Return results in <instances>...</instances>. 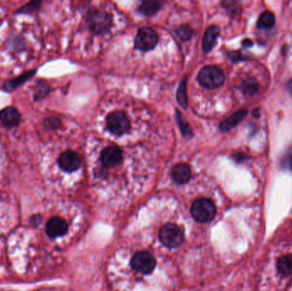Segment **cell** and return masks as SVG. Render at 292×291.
<instances>
[{
  "label": "cell",
  "mask_w": 292,
  "mask_h": 291,
  "mask_svg": "<svg viewBox=\"0 0 292 291\" xmlns=\"http://www.w3.org/2000/svg\"><path fill=\"white\" fill-rule=\"evenodd\" d=\"M159 239L168 248H177L185 239L184 231L177 225L168 223L164 225L159 231Z\"/></svg>",
  "instance_id": "277c9868"
},
{
  "label": "cell",
  "mask_w": 292,
  "mask_h": 291,
  "mask_svg": "<svg viewBox=\"0 0 292 291\" xmlns=\"http://www.w3.org/2000/svg\"><path fill=\"white\" fill-rule=\"evenodd\" d=\"M87 24L92 32L96 34H103L111 29L112 16L101 9H93L87 16Z\"/></svg>",
  "instance_id": "6da1fadb"
},
{
  "label": "cell",
  "mask_w": 292,
  "mask_h": 291,
  "mask_svg": "<svg viewBox=\"0 0 292 291\" xmlns=\"http://www.w3.org/2000/svg\"><path fill=\"white\" fill-rule=\"evenodd\" d=\"M241 91L246 96H253L259 90V84L254 78H247L241 83Z\"/></svg>",
  "instance_id": "ac0fdd59"
},
{
  "label": "cell",
  "mask_w": 292,
  "mask_h": 291,
  "mask_svg": "<svg viewBox=\"0 0 292 291\" xmlns=\"http://www.w3.org/2000/svg\"><path fill=\"white\" fill-rule=\"evenodd\" d=\"M0 121L6 128H15L21 121V114L13 107H7L0 111Z\"/></svg>",
  "instance_id": "8fae6325"
},
{
  "label": "cell",
  "mask_w": 292,
  "mask_h": 291,
  "mask_svg": "<svg viewBox=\"0 0 292 291\" xmlns=\"http://www.w3.org/2000/svg\"><path fill=\"white\" fill-rule=\"evenodd\" d=\"M192 215L197 222L209 223L216 215V207L211 199H196L192 206Z\"/></svg>",
  "instance_id": "3957f363"
},
{
  "label": "cell",
  "mask_w": 292,
  "mask_h": 291,
  "mask_svg": "<svg viewBox=\"0 0 292 291\" xmlns=\"http://www.w3.org/2000/svg\"><path fill=\"white\" fill-rule=\"evenodd\" d=\"M176 34L182 41H188L192 38L193 34V30L189 25H181L176 29Z\"/></svg>",
  "instance_id": "44dd1931"
},
{
  "label": "cell",
  "mask_w": 292,
  "mask_h": 291,
  "mask_svg": "<svg viewBox=\"0 0 292 291\" xmlns=\"http://www.w3.org/2000/svg\"><path fill=\"white\" fill-rule=\"evenodd\" d=\"M276 19L273 12L266 11L260 14L257 21V27L260 29H270L275 25Z\"/></svg>",
  "instance_id": "e0dca14e"
},
{
  "label": "cell",
  "mask_w": 292,
  "mask_h": 291,
  "mask_svg": "<svg viewBox=\"0 0 292 291\" xmlns=\"http://www.w3.org/2000/svg\"><path fill=\"white\" fill-rule=\"evenodd\" d=\"M242 46L243 47H245V48L252 47V46H253V41H252L251 39H243L242 42Z\"/></svg>",
  "instance_id": "83f0119b"
},
{
  "label": "cell",
  "mask_w": 292,
  "mask_h": 291,
  "mask_svg": "<svg viewBox=\"0 0 292 291\" xmlns=\"http://www.w3.org/2000/svg\"><path fill=\"white\" fill-rule=\"evenodd\" d=\"M123 160V154L121 149L116 146H108L103 149L100 155V161L103 167L113 168L121 163Z\"/></svg>",
  "instance_id": "ba28073f"
},
{
  "label": "cell",
  "mask_w": 292,
  "mask_h": 291,
  "mask_svg": "<svg viewBox=\"0 0 292 291\" xmlns=\"http://www.w3.org/2000/svg\"><path fill=\"white\" fill-rule=\"evenodd\" d=\"M225 75L217 66L210 65L202 68L197 75L200 85L207 89H216L224 84Z\"/></svg>",
  "instance_id": "7a4b0ae2"
},
{
  "label": "cell",
  "mask_w": 292,
  "mask_h": 291,
  "mask_svg": "<svg viewBox=\"0 0 292 291\" xmlns=\"http://www.w3.org/2000/svg\"><path fill=\"white\" fill-rule=\"evenodd\" d=\"M248 114V110L246 109L239 110L232 114L230 117L225 119L224 121L221 122L219 126V128L221 131H229L232 130V128H235L241 121L247 116Z\"/></svg>",
  "instance_id": "5bb4252c"
},
{
  "label": "cell",
  "mask_w": 292,
  "mask_h": 291,
  "mask_svg": "<svg viewBox=\"0 0 292 291\" xmlns=\"http://www.w3.org/2000/svg\"><path fill=\"white\" fill-rule=\"evenodd\" d=\"M277 270L278 274L284 277H288L292 274V254L285 255L277 260Z\"/></svg>",
  "instance_id": "2e32d148"
},
{
  "label": "cell",
  "mask_w": 292,
  "mask_h": 291,
  "mask_svg": "<svg viewBox=\"0 0 292 291\" xmlns=\"http://www.w3.org/2000/svg\"><path fill=\"white\" fill-rule=\"evenodd\" d=\"M232 158L234 159L236 162H242L245 160L246 156L243 153H236L232 156Z\"/></svg>",
  "instance_id": "4316f807"
},
{
  "label": "cell",
  "mask_w": 292,
  "mask_h": 291,
  "mask_svg": "<svg viewBox=\"0 0 292 291\" xmlns=\"http://www.w3.org/2000/svg\"><path fill=\"white\" fill-rule=\"evenodd\" d=\"M32 73H30L29 75H24L21 76V78H18L17 80H16L14 81L10 82L9 85H11V88H13V86H18V85L21 84L20 81H24L26 80H28L29 77L32 76Z\"/></svg>",
  "instance_id": "cb8c5ba5"
},
{
  "label": "cell",
  "mask_w": 292,
  "mask_h": 291,
  "mask_svg": "<svg viewBox=\"0 0 292 291\" xmlns=\"http://www.w3.org/2000/svg\"><path fill=\"white\" fill-rule=\"evenodd\" d=\"M68 231V224L60 217L51 218L47 225V234L50 238H57Z\"/></svg>",
  "instance_id": "30bf717a"
},
{
  "label": "cell",
  "mask_w": 292,
  "mask_h": 291,
  "mask_svg": "<svg viewBox=\"0 0 292 291\" xmlns=\"http://www.w3.org/2000/svg\"><path fill=\"white\" fill-rule=\"evenodd\" d=\"M219 35H220V29L217 26H210L206 29L203 35V44H202L203 51L205 53H208L213 50Z\"/></svg>",
  "instance_id": "4fadbf2b"
},
{
  "label": "cell",
  "mask_w": 292,
  "mask_h": 291,
  "mask_svg": "<svg viewBox=\"0 0 292 291\" xmlns=\"http://www.w3.org/2000/svg\"><path fill=\"white\" fill-rule=\"evenodd\" d=\"M48 125L51 128H57L60 127L61 121L58 118L52 117L48 120Z\"/></svg>",
  "instance_id": "484cf974"
},
{
  "label": "cell",
  "mask_w": 292,
  "mask_h": 291,
  "mask_svg": "<svg viewBox=\"0 0 292 291\" xmlns=\"http://www.w3.org/2000/svg\"><path fill=\"white\" fill-rule=\"evenodd\" d=\"M172 177L178 185L187 183L192 178L191 167L186 163L176 164L172 169Z\"/></svg>",
  "instance_id": "7c38bea8"
},
{
  "label": "cell",
  "mask_w": 292,
  "mask_h": 291,
  "mask_svg": "<svg viewBox=\"0 0 292 291\" xmlns=\"http://www.w3.org/2000/svg\"><path fill=\"white\" fill-rule=\"evenodd\" d=\"M58 165L65 172H75L78 170L81 165V157L78 153L68 149L61 154L58 158Z\"/></svg>",
  "instance_id": "9c48e42d"
},
{
  "label": "cell",
  "mask_w": 292,
  "mask_h": 291,
  "mask_svg": "<svg viewBox=\"0 0 292 291\" xmlns=\"http://www.w3.org/2000/svg\"><path fill=\"white\" fill-rule=\"evenodd\" d=\"M158 43V34L155 29L144 27L139 29L135 38V48L142 51L153 50Z\"/></svg>",
  "instance_id": "8992f818"
},
{
  "label": "cell",
  "mask_w": 292,
  "mask_h": 291,
  "mask_svg": "<svg viewBox=\"0 0 292 291\" xmlns=\"http://www.w3.org/2000/svg\"><path fill=\"white\" fill-rule=\"evenodd\" d=\"M186 84H187V77L185 76L182 79L180 84L178 85V91H177V101L178 104L184 109L186 110L188 107V97L186 93Z\"/></svg>",
  "instance_id": "d6986e66"
},
{
  "label": "cell",
  "mask_w": 292,
  "mask_h": 291,
  "mask_svg": "<svg viewBox=\"0 0 292 291\" xmlns=\"http://www.w3.org/2000/svg\"><path fill=\"white\" fill-rule=\"evenodd\" d=\"M39 90H38V93H37V96L44 97V95H46L48 91H49V86L46 83H41L39 84Z\"/></svg>",
  "instance_id": "d4e9b609"
},
{
  "label": "cell",
  "mask_w": 292,
  "mask_h": 291,
  "mask_svg": "<svg viewBox=\"0 0 292 291\" xmlns=\"http://www.w3.org/2000/svg\"><path fill=\"white\" fill-rule=\"evenodd\" d=\"M282 167L292 172V147L287 149L281 161Z\"/></svg>",
  "instance_id": "7402d4cb"
},
{
  "label": "cell",
  "mask_w": 292,
  "mask_h": 291,
  "mask_svg": "<svg viewBox=\"0 0 292 291\" xmlns=\"http://www.w3.org/2000/svg\"><path fill=\"white\" fill-rule=\"evenodd\" d=\"M228 57H230L233 62H238V61L244 60L246 57H243V54L239 51H232L228 53Z\"/></svg>",
  "instance_id": "603a6c76"
},
{
  "label": "cell",
  "mask_w": 292,
  "mask_h": 291,
  "mask_svg": "<svg viewBox=\"0 0 292 291\" xmlns=\"http://www.w3.org/2000/svg\"><path fill=\"white\" fill-rule=\"evenodd\" d=\"M252 114H253V116L255 118L260 117V109H258V108L255 109V110H253V112H252Z\"/></svg>",
  "instance_id": "f1b7e54d"
},
{
  "label": "cell",
  "mask_w": 292,
  "mask_h": 291,
  "mask_svg": "<svg viewBox=\"0 0 292 291\" xmlns=\"http://www.w3.org/2000/svg\"><path fill=\"white\" fill-rule=\"evenodd\" d=\"M162 4L163 2L158 0H146L139 5L138 10L141 14L150 16L157 14L162 7Z\"/></svg>",
  "instance_id": "9a60e30c"
},
{
  "label": "cell",
  "mask_w": 292,
  "mask_h": 291,
  "mask_svg": "<svg viewBox=\"0 0 292 291\" xmlns=\"http://www.w3.org/2000/svg\"><path fill=\"white\" fill-rule=\"evenodd\" d=\"M107 128L114 135L121 136L130 130L131 123L129 116L123 111H114L106 118Z\"/></svg>",
  "instance_id": "5b68a950"
},
{
  "label": "cell",
  "mask_w": 292,
  "mask_h": 291,
  "mask_svg": "<svg viewBox=\"0 0 292 291\" xmlns=\"http://www.w3.org/2000/svg\"><path fill=\"white\" fill-rule=\"evenodd\" d=\"M131 266L134 270L142 274H150L157 266L154 256L146 251H139L132 256Z\"/></svg>",
  "instance_id": "52a82bcc"
},
{
  "label": "cell",
  "mask_w": 292,
  "mask_h": 291,
  "mask_svg": "<svg viewBox=\"0 0 292 291\" xmlns=\"http://www.w3.org/2000/svg\"><path fill=\"white\" fill-rule=\"evenodd\" d=\"M287 89H288L289 92L292 95V80H290L288 83H287Z\"/></svg>",
  "instance_id": "f546056e"
},
{
  "label": "cell",
  "mask_w": 292,
  "mask_h": 291,
  "mask_svg": "<svg viewBox=\"0 0 292 291\" xmlns=\"http://www.w3.org/2000/svg\"><path fill=\"white\" fill-rule=\"evenodd\" d=\"M175 116H176V121H177V123H178L183 136L186 139H192L193 137L192 128H190L188 122L184 120L181 113L178 110H176V111H175Z\"/></svg>",
  "instance_id": "ffe728a7"
}]
</instances>
